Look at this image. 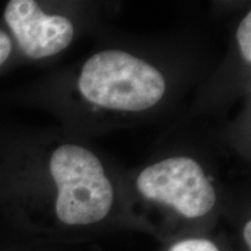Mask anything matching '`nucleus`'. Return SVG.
<instances>
[{"instance_id": "obj_1", "label": "nucleus", "mask_w": 251, "mask_h": 251, "mask_svg": "<svg viewBox=\"0 0 251 251\" xmlns=\"http://www.w3.org/2000/svg\"><path fill=\"white\" fill-rule=\"evenodd\" d=\"M46 168L55 186L54 211L61 224L84 227L109 214L114 186L93 151L79 144H61L49 153Z\"/></svg>"}, {"instance_id": "obj_5", "label": "nucleus", "mask_w": 251, "mask_h": 251, "mask_svg": "<svg viewBox=\"0 0 251 251\" xmlns=\"http://www.w3.org/2000/svg\"><path fill=\"white\" fill-rule=\"evenodd\" d=\"M236 39L241 55L248 65L251 63V12L244 15L236 30Z\"/></svg>"}, {"instance_id": "obj_2", "label": "nucleus", "mask_w": 251, "mask_h": 251, "mask_svg": "<svg viewBox=\"0 0 251 251\" xmlns=\"http://www.w3.org/2000/svg\"><path fill=\"white\" fill-rule=\"evenodd\" d=\"M78 90L87 102L103 109L137 113L164 97L165 77L144 59L124 50H102L84 63Z\"/></svg>"}, {"instance_id": "obj_7", "label": "nucleus", "mask_w": 251, "mask_h": 251, "mask_svg": "<svg viewBox=\"0 0 251 251\" xmlns=\"http://www.w3.org/2000/svg\"><path fill=\"white\" fill-rule=\"evenodd\" d=\"M13 51V40L6 33L0 29V68L8 61Z\"/></svg>"}, {"instance_id": "obj_3", "label": "nucleus", "mask_w": 251, "mask_h": 251, "mask_svg": "<svg viewBox=\"0 0 251 251\" xmlns=\"http://www.w3.org/2000/svg\"><path fill=\"white\" fill-rule=\"evenodd\" d=\"M139 193L186 219L203 218L218 201L202 166L187 156H172L144 168L137 176Z\"/></svg>"}, {"instance_id": "obj_4", "label": "nucleus", "mask_w": 251, "mask_h": 251, "mask_svg": "<svg viewBox=\"0 0 251 251\" xmlns=\"http://www.w3.org/2000/svg\"><path fill=\"white\" fill-rule=\"evenodd\" d=\"M4 20L25 56L45 59L59 54L71 45L75 27L70 19L50 14L34 0H11Z\"/></svg>"}, {"instance_id": "obj_6", "label": "nucleus", "mask_w": 251, "mask_h": 251, "mask_svg": "<svg viewBox=\"0 0 251 251\" xmlns=\"http://www.w3.org/2000/svg\"><path fill=\"white\" fill-rule=\"evenodd\" d=\"M169 251H220V249L207 238H186L175 243Z\"/></svg>"}, {"instance_id": "obj_8", "label": "nucleus", "mask_w": 251, "mask_h": 251, "mask_svg": "<svg viewBox=\"0 0 251 251\" xmlns=\"http://www.w3.org/2000/svg\"><path fill=\"white\" fill-rule=\"evenodd\" d=\"M243 238L246 242L248 249H251V221H248L243 229Z\"/></svg>"}]
</instances>
